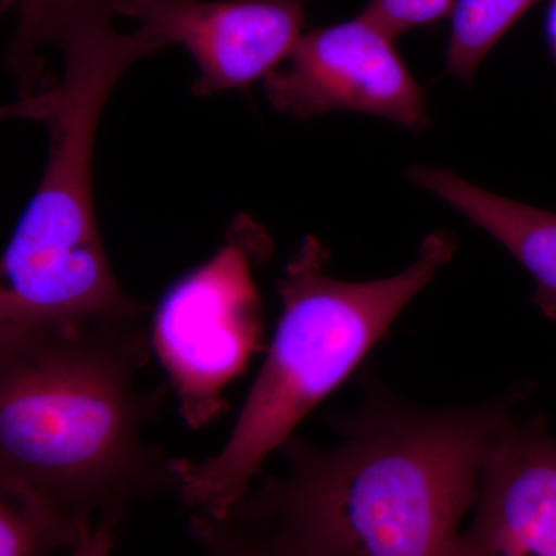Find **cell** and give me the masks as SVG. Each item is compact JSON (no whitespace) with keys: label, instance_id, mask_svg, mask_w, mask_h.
Wrapping results in <instances>:
<instances>
[{"label":"cell","instance_id":"obj_1","mask_svg":"<svg viewBox=\"0 0 556 556\" xmlns=\"http://www.w3.org/2000/svg\"><path fill=\"white\" fill-rule=\"evenodd\" d=\"M144 318L0 336V485L75 546L174 486L170 457L142 431L167 387L141 390Z\"/></svg>","mask_w":556,"mask_h":556},{"label":"cell","instance_id":"obj_2","mask_svg":"<svg viewBox=\"0 0 556 556\" xmlns=\"http://www.w3.org/2000/svg\"><path fill=\"white\" fill-rule=\"evenodd\" d=\"M514 399L419 412L383 397L320 450L289 438L285 478L236 507L300 556H456L482 467Z\"/></svg>","mask_w":556,"mask_h":556},{"label":"cell","instance_id":"obj_3","mask_svg":"<svg viewBox=\"0 0 556 556\" xmlns=\"http://www.w3.org/2000/svg\"><path fill=\"white\" fill-rule=\"evenodd\" d=\"M109 11L61 43L64 73L47 121L46 169L0 255V336L144 318L149 308L116 280L93 203L98 126L116 84L156 53L144 33H123Z\"/></svg>","mask_w":556,"mask_h":556},{"label":"cell","instance_id":"obj_4","mask_svg":"<svg viewBox=\"0 0 556 556\" xmlns=\"http://www.w3.org/2000/svg\"><path fill=\"white\" fill-rule=\"evenodd\" d=\"M455 248L452 233L434 232L396 276L342 281L327 273V248L303 239L278 283L281 316L268 358L225 448L203 463L170 459L175 489L197 517L223 519L239 506L269 453L356 369Z\"/></svg>","mask_w":556,"mask_h":556},{"label":"cell","instance_id":"obj_5","mask_svg":"<svg viewBox=\"0 0 556 556\" xmlns=\"http://www.w3.org/2000/svg\"><path fill=\"white\" fill-rule=\"evenodd\" d=\"M273 243L241 215L204 265L175 281L161 299L152 343L177 390L182 419L203 428L225 412L226 387L262 346L263 318L254 269Z\"/></svg>","mask_w":556,"mask_h":556},{"label":"cell","instance_id":"obj_6","mask_svg":"<svg viewBox=\"0 0 556 556\" xmlns=\"http://www.w3.org/2000/svg\"><path fill=\"white\" fill-rule=\"evenodd\" d=\"M393 40L362 16L303 35L287 64L263 79L266 100L300 119L356 112L424 129L426 94Z\"/></svg>","mask_w":556,"mask_h":556},{"label":"cell","instance_id":"obj_7","mask_svg":"<svg viewBox=\"0 0 556 556\" xmlns=\"http://www.w3.org/2000/svg\"><path fill=\"white\" fill-rule=\"evenodd\" d=\"M311 0H109L163 49L179 46L199 67L204 98L265 79L291 56Z\"/></svg>","mask_w":556,"mask_h":556},{"label":"cell","instance_id":"obj_8","mask_svg":"<svg viewBox=\"0 0 556 556\" xmlns=\"http://www.w3.org/2000/svg\"><path fill=\"white\" fill-rule=\"evenodd\" d=\"M456 556H556V437L546 420H510L482 467Z\"/></svg>","mask_w":556,"mask_h":556},{"label":"cell","instance_id":"obj_9","mask_svg":"<svg viewBox=\"0 0 556 556\" xmlns=\"http://www.w3.org/2000/svg\"><path fill=\"white\" fill-rule=\"evenodd\" d=\"M419 188L434 193L507 249L536 283L535 303L556 320V214L478 188L450 170L413 166Z\"/></svg>","mask_w":556,"mask_h":556},{"label":"cell","instance_id":"obj_10","mask_svg":"<svg viewBox=\"0 0 556 556\" xmlns=\"http://www.w3.org/2000/svg\"><path fill=\"white\" fill-rule=\"evenodd\" d=\"M109 0H17V21L7 47L5 65L20 97H33L54 86L47 73L46 50L62 40L84 16Z\"/></svg>","mask_w":556,"mask_h":556},{"label":"cell","instance_id":"obj_11","mask_svg":"<svg viewBox=\"0 0 556 556\" xmlns=\"http://www.w3.org/2000/svg\"><path fill=\"white\" fill-rule=\"evenodd\" d=\"M538 0H457L445 65L470 83L486 54Z\"/></svg>","mask_w":556,"mask_h":556},{"label":"cell","instance_id":"obj_12","mask_svg":"<svg viewBox=\"0 0 556 556\" xmlns=\"http://www.w3.org/2000/svg\"><path fill=\"white\" fill-rule=\"evenodd\" d=\"M192 532L207 547L208 556H300L239 511H230L223 519L193 515Z\"/></svg>","mask_w":556,"mask_h":556},{"label":"cell","instance_id":"obj_13","mask_svg":"<svg viewBox=\"0 0 556 556\" xmlns=\"http://www.w3.org/2000/svg\"><path fill=\"white\" fill-rule=\"evenodd\" d=\"M60 547H67L60 533L0 485V556H49Z\"/></svg>","mask_w":556,"mask_h":556},{"label":"cell","instance_id":"obj_14","mask_svg":"<svg viewBox=\"0 0 556 556\" xmlns=\"http://www.w3.org/2000/svg\"><path fill=\"white\" fill-rule=\"evenodd\" d=\"M455 0H371L361 16L372 22L391 39L419 25L441 20Z\"/></svg>","mask_w":556,"mask_h":556},{"label":"cell","instance_id":"obj_15","mask_svg":"<svg viewBox=\"0 0 556 556\" xmlns=\"http://www.w3.org/2000/svg\"><path fill=\"white\" fill-rule=\"evenodd\" d=\"M56 104V86L33 97L17 98L16 101L0 104V123L10 119H30L46 124Z\"/></svg>","mask_w":556,"mask_h":556},{"label":"cell","instance_id":"obj_16","mask_svg":"<svg viewBox=\"0 0 556 556\" xmlns=\"http://www.w3.org/2000/svg\"><path fill=\"white\" fill-rule=\"evenodd\" d=\"M118 522L115 519H104L91 527L72 547V556H110L115 544V529Z\"/></svg>","mask_w":556,"mask_h":556},{"label":"cell","instance_id":"obj_17","mask_svg":"<svg viewBox=\"0 0 556 556\" xmlns=\"http://www.w3.org/2000/svg\"><path fill=\"white\" fill-rule=\"evenodd\" d=\"M547 33L556 61V0H552L551 10H548Z\"/></svg>","mask_w":556,"mask_h":556},{"label":"cell","instance_id":"obj_18","mask_svg":"<svg viewBox=\"0 0 556 556\" xmlns=\"http://www.w3.org/2000/svg\"><path fill=\"white\" fill-rule=\"evenodd\" d=\"M17 7V0H0V20Z\"/></svg>","mask_w":556,"mask_h":556}]
</instances>
